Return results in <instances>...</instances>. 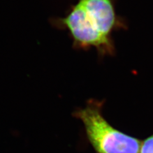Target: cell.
<instances>
[{"label":"cell","instance_id":"obj_1","mask_svg":"<svg viewBox=\"0 0 153 153\" xmlns=\"http://www.w3.org/2000/svg\"><path fill=\"white\" fill-rule=\"evenodd\" d=\"M103 102L94 99L73 116L84 124L87 138L96 153H139L141 141L117 130L102 112Z\"/></svg>","mask_w":153,"mask_h":153},{"label":"cell","instance_id":"obj_2","mask_svg":"<svg viewBox=\"0 0 153 153\" xmlns=\"http://www.w3.org/2000/svg\"><path fill=\"white\" fill-rule=\"evenodd\" d=\"M54 22L55 26L69 32L75 48L87 49L93 47L102 56L114 54L112 38L105 36L94 27L79 2L71 7L65 17L56 19Z\"/></svg>","mask_w":153,"mask_h":153},{"label":"cell","instance_id":"obj_3","mask_svg":"<svg viewBox=\"0 0 153 153\" xmlns=\"http://www.w3.org/2000/svg\"><path fill=\"white\" fill-rule=\"evenodd\" d=\"M97 30L108 38L124 25L117 17L114 0H78Z\"/></svg>","mask_w":153,"mask_h":153},{"label":"cell","instance_id":"obj_4","mask_svg":"<svg viewBox=\"0 0 153 153\" xmlns=\"http://www.w3.org/2000/svg\"><path fill=\"white\" fill-rule=\"evenodd\" d=\"M139 153H153V134L141 142Z\"/></svg>","mask_w":153,"mask_h":153}]
</instances>
